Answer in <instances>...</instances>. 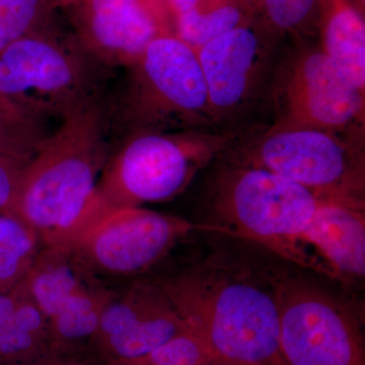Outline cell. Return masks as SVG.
<instances>
[{"label":"cell","instance_id":"1","mask_svg":"<svg viewBox=\"0 0 365 365\" xmlns=\"http://www.w3.org/2000/svg\"><path fill=\"white\" fill-rule=\"evenodd\" d=\"M111 135L100 96L66 113L26 163L6 215L30 228L42 248L71 250L108 212L98 182L112 153Z\"/></svg>","mask_w":365,"mask_h":365},{"label":"cell","instance_id":"2","mask_svg":"<svg viewBox=\"0 0 365 365\" xmlns=\"http://www.w3.org/2000/svg\"><path fill=\"white\" fill-rule=\"evenodd\" d=\"M155 281L220 364L285 365L269 273L211 257Z\"/></svg>","mask_w":365,"mask_h":365},{"label":"cell","instance_id":"3","mask_svg":"<svg viewBox=\"0 0 365 365\" xmlns=\"http://www.w3.org/2000/svg\"><path fill=\"white\" fill-rule=\"evenodd\" d=\"M323 203L313 192L271 170L225 160L209 184L206 223L215 232L257 242L294 265L328 277L302 241Z\"/></svg>","mask_w":365,"mask_h":365},{"label":"cell","instance_id":"4","mask_svg":"<svg viewBox=\"0 0 365 365\" xmlns=\"http://www.w3.org/2000/svg\"><path fill=\"white\" fill-rule=\"evenodd\" d=\"M115 102L108 103L112 134L191 130L215 121L196 50L175 34H160L128 67Z\"/></svg>","mask_w":365,"mask_h":365},{"label":"cell","instance_id":"5","mask_svg":"<svg viewBox=\"0 0 365 365\" xmlns=\"http://www.w3.org/2000/svg\"><path fill=\"white\" fill-rule=\"evenodd\" d=\"M235 138L198 129L128 137L106 163L98 196L108 211L172 200Z\"/></svg>","mask_w":365,"mask_h":365},{"label":"cell","instance_id":"6","mask_svg":"<svg viewBox=\"0 0 365 365\" xmlns=\"http://www.w3.org/2000/svg\"><path fill=\"white\" fill-rule=\"evenodd\" d=\"M225 160L271 170L313 192L324 202L365 208L361 139L302 127H271L225 151Z\"/></svg>","mask_w":365,"mask_h":365},{"label":"cell","instance_id":"7","mask_svg":"<svg viewBox=\"0 0 365 365\" xmlns=\"http://www.w3.org/2000/svg\"><path fill=\"white\" fill-rule=\"evenodd\" d=\"M269 276L285 365H365L362 322L354 307L299 274L274 271Z\"/></svg>","mask_w":365,"mask_h":365},{"label":"cell","instance_id":"8","mask_svg":"<svg viewBox=\"0 0 365 365\" xmlns=\"http://www.w3.org/2000/svg\"><path fill=\"white\" fill-rule=\"evenodd\" d=\"M103 68L81 44L66 48L33 33L0 51V95L62 118L102 96L97 78Z\"/></svg>","mask_w":365,"mask_h":365},{"label":"cell","instance_id":"9","mask_svg":"<svg viewBox=\"0 0 365 365\" xmlns=\"http://www.w3.org/2000/svg\"><path fill=\"white\" fill-rule=\"evenodd\" d=\"M198 230L213 232L208 223L150 209H112L79 237L71 251L86 271L108 284L109 280L148 272L178 242Z\"/></svg>","mask_w":365,"mask_h":365},{"label":"cell","instance_id":"10","mask_svg":"<svg viewBox=\"0 0 365 365\" xmlns=\"http://www.w3.org/2000/svg\"><path fill=\"white\" fill-rule=\"evenodd\" d=\"M273 127H302L340 135L364 132L365 93L319 49L297 53L275 91Z\"/></svg>","mask_w":365,"mask_h":365},{"label":"cell","instance_id":"11","mask_svg":"<svg viewBox=\"0 0 365 365\" xmlns=\"http://www.w3.org/2000/svg\"><path fill=\"white\" fill-rule=\"evenodd\" d=\"M188 326L155 280H137L115 290L101 314L91 347L98 359L122 364L143 359Z\"/></svg>","mask_w":365,"mask_h":365},{"label":"cell","instance_id":"12","mask_svg":"<svg viewBox=\"0 0 365 365\" xmlns=\"http://www.w3.org/2000/svg\"><path fill=\"white\" fill-rule=\"evenodd\" d=\"M269 33L272 31L256 14L197 50L215 121L251 97L267 58Z\"/></svg>","mask_w":365,"mask_h":365},{"label":"cell","instance_id":"13","mask_svg":"<svg viewBox=\"0 0 365 365\" xmlns=\"http://www.w3.org/2000/svg\"><path fill=\"white\" fill-rule=\"evenodd\" d=\"M83 26L81 45L105 68L131 66L169 32L160 0H86Z\"/></svg>","mask_w":365,"mask_h":365},{"label":"cell","instance_id":"14","mask_svg":"<svg viewBox=\"0 0 365 365\" xmlns=\"http://www.w3.org/2000/svg\"><path fill=\"white\" fill-rule=\"evenodd\" d=\"M302 241L328 277L343 285L365 276V208L323 203L302 234Z\"/></svg>","mask_w":365,"mask_h":365},{"label":"cell","instance_id":"15","mask_svg":"<svg viewBox=\"0 0 365 365\" xmlns=\"http://www.w3.org/2000/svg\"><path fill=\"white\" fill-rule=\"evenodd\" d=\"M321 50L365 93V23L352 0H323Z\"/></svg>","mask_w":365,"mask_h":365},{"label":"cell","instance_id":"16","mask_svg":"<svg viewBox=\"0 0 365 365\" xmlns=\"http://www.w3.org/2000/svg\"><path fill=\"white\" fill-rule=\"evenodd\" d=\"M97 280L71 250L42 248L21 282L49 321L69 297Z\"/></svg>","mask_w":365,"mask_h":365},{"label":"cell","instance_id":"17","mask_svg":"<svg viewBox=\"0 0 365 365\" xmlns=\"http://www.w3.org/2000/svg\"><path fill=\"white\" fill-rule=\"evenodd\" d=\"M115 290L97 280L69 297L48 321L52 349L78 351L97 331L103 309Z\"/></svg>","mask_w":365,"mask_h":365},{"label":"cell","instance_id":"18","mask_svg":"<svg viewBox=\"0 0 365 365\" xmlns=\"http://www.w3.org/2000/svg\"><path fill=\"white\" fill-rule=\"evenodd\" d=\"M52 350L48 319L23 287L20 302L0 333V365L30 364Z\"/></svg>","mask_w":365,"mask_h":365},{"label":"cell","instance_id":"19","mask_svg":"<svg viewBox=\"0 0 365 365\" xmlns=\"http://www.w3.org/2000/svg\"><path fill=\"white\" fill-rule=\"evenodd\" d=\"M255 16L253 4L242 0H199L195 6L175 18V35L197 51Z\"/></svg>","mask_w":365,"mask_h":365},{"label":"cell","instance_id":"20","mask_svg":"<svg viewBox=\"0 0 365 365\" xmlns=\"http://www.w3.org/2000/svg\"><path fill=\"white\" fill-rule=\"evenodd\" d=\"M42 249L32 230L13 215L0 213V290L20 283Z\"/></svg>","mask_w":365,"mask_h":365},{"label":"cell","instance_id":"21","mask_svg":"<svg viewBox=\"0 0 365 365\" xmlns=\"http://www.w3.org/2000/svg\"><path fill=\"white\" fill-rule=\"evenodd\" d=\"M323 0H252L255 11L272 32L307 33L318 29Z\"/></svg>","mask_w":365,"mask_h":365},{"label":"cell","instance_id":"22","mask_svg":"<svg viewBox=\"0 0 365 365\" xmlns=\"http://www.w3.org/2000/svg\"><path fill=\"white\" fill-rule=\"evenodd\" d=\"M128 362L143 365H220L209 346L192 332L177 336L143 359Z\"/></svg>","mask_w":365,"mask_h":365},{"label":"cell","instance_id":"23","mask_svg":"<svg viewBox=\"0 0 365 365\" xmlns=\"http://www.w3.org/2000/svg\"><path fill=\"white\" fill-rule=\"evenodd\" d=\"M44 0H0V51L35 33Z\"/></svg>","mask_w":365,"mask_h":365},{"label":"cell","instance_id":"24","mask_svg":"<svg viewBox=\"0 0 365 365\" xmlns=\"http://www.w3.org/2000/svg\"><path fill=\"white\" fill-rule=\"evenodd\" d=\"M44 117L18 101L0 95V125L46 137L48 134L43 129Z\"/></svg>","mask_w":365,"mask_h":365},{"label":"cell","instance_id":"25","mask_svg":"<svg viewBox=\"0 0 365 365\" xmlns=\"http://www.w3.org/2000/svg\"><path fill=\"white\" fill-rule=\"evenodd\" d=\"M26 163L0 151V213L9 212Z\"/></svg>","mask_w":365,"mask_h":365},{"label":"cell","instance_id":"26","mask_svg":"<svg viewBox=\"0 0 365 365\" xmlns=\"http://www.w3.org/2000/svg\"><path fill=\"white\" fill-rule=\"evenodd\" d=\"M44 138L29 132L0 125V151L29 162Z\"/></svg>","mask_w":365,"mask_h":365},{"label":"cell","instance_id":"27","mask_svg":"<svg viewBox=\"0 0 365 365\" xmlns=\"http://www.w3.org/2000/svg\"><path fill=\"white\" fill-rule=\"evenodd\" d=\"M24 365H116L98 359H86L78 351H56L52 350L44 356Z\"/></svg>","mask_w":365,"mask_h":365},{"label":"cell","instance_id":"28","mask_svg":"<svg viewBox=\"0 0 365 365\" xmlns=\"http://www.w3.org/2000/svg\"><path fill=\"white\" fill-rule=\"evenodd\" d=\"M21 294H23L21 281L14 287L0 290V333L13 314L16 304L20 302Z\"/></svg>","mask_w":365,"mask_h":365},{"label":"cell","instance_id":"29","mask_svg":"<svg viewBox=\"0 0 365 365\" xmlns=\"http://www.w3.org/2000/svg\"><path fill=\"white\" fill-rule=\"evenodd\" d=\"M199 0H165L175 18L180 14L186 13L192 7L195 6Z\"/></svg>","mask_w":365,"mask_h":365},{"label":"cell","instance_id":"30","mask_svg":"<svg viewBox=\"0 0 365 365\" xmlns=\"http://www.w3.org/2000/svg\"><path fill=\"white\" fill-rule=\"evenodd\" d=\"M352 2L360 13L364 14L365 0H352Z\"/></svg>","mask_w":365,"mask_h":365},{"label":"cell","instance_id":"31","mask_svg":"<svg viewBox=\"0 0 365 365\" xmlns=\"http://www.w3.org/2000/svg\"><path fill=\"white\" fill-rule=\"evenodd\" d=\"M242 1L250 2V4H252V0H242Z\"/></svg>","mask_w":365,"mask_h":365}]
</instances>
